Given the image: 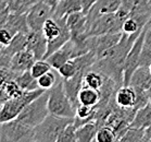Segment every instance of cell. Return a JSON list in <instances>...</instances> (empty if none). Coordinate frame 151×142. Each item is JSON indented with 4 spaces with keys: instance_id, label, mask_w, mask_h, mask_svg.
<instances>
[{
    "instance_id": "obj_1",
    "label": "cell",
    "mask_w": 151,
    "mask_h": 142,
    "mask_svg": "<svg viewBox=\"0 0 151 142\" xmlns=\"http://www.w3.org/2000/svg\"><path fill=\"white\" fill-rule=\"evenodd\" d=\"M144 30V28H142ZM142 30L133 34L123 33L120 42L106 52L100 58L97 59L91 68L98 70L104 76H109L121 87L124 85V65L128 52Z\"/></svg>"
},
{
    "instance_id": "obj_2",
    "label": "cell",
    "mask_w": 151,
    "mask_h": 142,
    "mask_svg": "<svg viewBox=\"0 0 151 142\" xmlns=\"http://www.w3.org/2000/svg\"><path fill=\"white\" fill-rule=\"evenodd\" d=\"M127 15L122 10H119L114 13L101 14L93 20H88L87 32L86 35L95 36V35H103L109 33H119L123 32L124 21L127 19Z\"/></svg>"
},
{
    "instance_id": "obj_3",
    "label": "cell",
    "mask_w": 151,
    "mask_h": 142,
    "mask_svg": "<svg viewBox=\"0 0 151 142\" xmlns=\"http://www.w3.org/2000/svg\"><path fill=\"white\" fill-rule=\"evenodd\" d=\"M74 120L75 118L59 117L55 115L49 114L45 120L34 128V141L57 142L61 132Z\"/></svg>"
},
{
    "instance_id": "obj_4",
    "label": "cell",
    "mask_w": 151,
    "mask_h": 142,
    "mask_svg": "<svg viewBox=\"0 0 151 142\" xmlns=\"http://www.w3.org/2000/svg\"><path fill=\"white\" fill-rule=\"evenodd\" d=\"M48 109L50 114L59 117L75 118L76 111L64 90L63 81L57 82L55 87L49 90Z\"/></svg>"
},
{
    "instance_id": "obj_5",
    "label": "cell",
    "mask_w": 151,
    "mask_h": 142,
    "mask_svg": "<svg viewBox=\"0 0 151 142\" xmlns=\"http://www.w3.org/2000/svg\"><path fill=\"white\" fill-rule=\"evenodd\" d=\"M46 91L47 90H44L41 87L35 91H24V93L21 96L7 100L0 108V125L7 121L17 119L26 105L36 100Z\"/></svg>"
},
{
    "instance_id": "obj_6",
    "label": "cell",
    "mask_w": 151,
    "mask_h": 142,
    "mask_svg": "<svg viewBox=\"0 0 151 142\" xmlns=\"http://www.w3.org/2000/svg\"><path fill=\"white\" fill-rule=\"evenodd\" d=\"M48 97L49 90H47L36 100L26 105L17 119L23 121L24 124L31 126L33 128L37 127L50 114L48 109Z\"/></svg>"
},
{
    "instance_id": "obj_7",
    "label": "cell",
    "mask_w": 151,
    "mask_h": 142,
    "mask_svg": "<svg viewBox=\"0 0 151 142\" xmlns=\"http://www.w3.org/2000/svg\"><path fill=\"white\" fill-rule=\"evenodd\" d=\"M34 128L19 119H13L0 125V141L29 142L34 141Z\"/></svg>"
},
{
    "instance_id": "obj_8",
    "label": "cell",
    "mask_w": 151,
    "mask_h": 142,
    "mask_svg": "<svg viewBox=\"0 0 151 142\" xmlns=\"http://www.w3.org/2000/svg\"><path fill=\"white\" fill-rule=\"evenodd\" d=\"M146 26L144 28L140 35L138 36V38L134 43V45H133V47L131 48V50H129V52H128V55L126 57L125 65H124V85H129L133 73L136 71L137 68L140 67V56L145 42Z\"/></svg>"
},
{
    "instance_id": "obj_9",
    "label": "cell",
    "mask_w": 151,
    "mask_h": 142,
    "mask_svg": "<svg viewBox=\"0 0 151 142\" xmlns=\"http://www.w3.org/2000/svg\"><path fill=\"white\" fill-rule=\"evenodd\" d=\"M122 34L123 32H119V33H109V34L95 35L87 37V45L89 52H93L97 59L100 58L104 52L120 42Z\"/></svg>"
},
{
    "instance_id": "obj_10",
    "label": "cell",
    "mask_w": 151,
    "mask_h": 142,
    "mask_svg": "<svg viewBox=\"0 0 151 142\" xmlns=\"http://www.w3.org/2000/svg\"><path fill=\"white\" fill-rule=\"evenodd\" d=\"M53 14V8L44 1H38L26 13L28 26L31 31H41L45 22Z\"/></svg>"
},
{
    "instance_id": "obj_11",
    "label": "cell",
    "mask_w": 151,
    "mask_h": 142,
    "mask_svg": "<svg viewBox=\"0 0 151 142\" xmlns=\"http://www.w3.org/2000/svg\"><path fill=\"white\" fill-rule=\"evenodd\" d=\"M48 48V39L42 31H31L27 34L26 49L33 52L36 60L44 59Z\"/></svg>"
},
{
    "instance_id": "obj_12",
    "label": "cell",
    "mask_w": 151,
    "mask_h": 142,
    "mask_svg": "<svg viewBox=\"0 0 151 142\" xmlns=\"http://www.w3.org/2000/svg\"><path fill=\"white\" fill-rule=\"evenodd\" d=\"M87 14H85L83 11L73 12L66 17V25L71 32V38H82L88 37L86 35L87 32Z\"/></svg>"
},
{
    "instance_id": "obj_13",
    "label": "cell",
    "mask_w": 151,
    "mask_h": 142,
    "mask_svg": "<svg viewBox=\"0 0 151 142\" xmlns=\"http://www.w3.org/2000/svg\"><path fill=\"white\" fill-rule=\"evenodd\" d=\"M36 61L35 56L33 52H29L28 49H24L20 52H17L15 55L12 56L10 63V68L14 73H22L24 71L31 70L32 66Z\"/></svg>"
},
{
    "instance_id": "obj_14",
    "label": "cell",
    "mask_w": 151,
    "mask_h": 142,
    "mask_svg": "<svg viewBox=\"0 0 151 142\" xmlns=\"http://www.w3.org/2000/svg\"><path fill=\"white\" fill-rule=\"evenodd\" d=\"M122 0H98L91 10L87 13V19L93 20L101 14L114 13L120 10Z\"/></svg>"
},
{
    "instance_id": "obj_15",
    "label": "cell",
    "mask_w": 151,
    "mask_h": 142,
    "mask_svg": "<svg viewBox=\"0 0 151 142\" xmlns=\"http://www.w3.org/2000/svg\"><path fill=\"white\" fill-rule=\"evenodd\" d=\"M115 102L119 106L123 108H135L137 94L136 91L131 85H123L119 87L115 92Z\"/></svg>"
},
{
    "instance_id": "obj_16",
    "label": "cell",
    "mask_w": 151,
    "mask_h": 142,
    "mask_svg": "<svg viewBox=\"0 0 151 142\" xmlns=\"http://www.w3.org/2000/svg\"><path fill=\"white\" fill-rule=\"evenodd\" d=\"M129 85L135 90H145L149 91L151 87V72L149 67L140 66L136 69L132 76Z\"/></svg>"
},
{
    "instance_id": "obj_17",
    "label": "cell",
    "mask_w": 151,
    "mask_h": 142,
    "mask_svg": "<svg viewBox=\"0 0 151 142\" xmlns=\"http://www.w3.org/2000/svg\"><path fill=\"white\" fill-rule=\"evenodd\" d=\"M82 11L81 0H59V2L53 8V17L66 19L69 14L73 12Z\"/></svg>"
},
{
    "instance_id": "obj_18",
    "label": "cell",
    "mask_w": 151,
    "mask_h": 142,
    "mask_svg": "<svg viewBox=\"0 0 151 142\" xmlns=\"http://www.w3.org/2000/svg\"><path fill=\"white\" fill-rule=\"evenodd\" d=\"M4 26L9 28L13 34H17V33H25V34H28L31 32V28H29L27 23L26 14L10 13L7 22H6V24Z\"/></svg>"
},
{
    "instance_id": "obj_19",
    "label": "cell",
    "mask_w": 151,
    "mask_h": 142,
    "mask_svg": "<svg viewBox=\"0 0 151 142\" xmlns=\"http://www.w3.org/2000/svg\"><path fill=\"white\" fill-rule=\"evenodd\" d=\"M100 128L99 124L96 119L87 121L77 128V142H91L96 141V135L98 129Z\"/></svg>"
},
{
    "instance_id": "obj_20",
    "label": "cell",
    "mask_w": 151,
    "mask_h": 142,
    "mask_svg": "<svg viewBox=\"0 0 151 142\" xmlns=\"http://www.w3.org/2000/svg\"><path fill=\"white\" fill-rule=\"evenodd\" d=\"M100 100H101V92H100V90H95V89L83 85L82 89L78 92L79 104L96 107L97 105L99 104Z\"/></svg>"
},
{
    "instance_id": "obj_21",
    "label": "cell",
    "mask_w": 151,
    "mask_h": 142,
    "mask_svg": "<svg viewBox=\"0 0 151 142\" xmlns=\"http://www.w3.org/2000/svg\"><path fill=\"white\" fill-rule=\"evenodd\" d=\"M104 78H106V76L99 72L98 70L89 68L85 72V76L83 79V85L95 89V90H100L103 85Z\"/></svg>"
},
{
    "instance_id": "obj_22",
    "label": "cell",
    "mask_w": 151,
    "mask_h": 142,
    "mask_svg": "<svg viewBox=\"0 0 151 142\" xmlns=\"http://www.w3.org/2000/svg\"><path fill=\"white\" fill-rule=\"evenodd\" d=\"M151 125V102L145 107L139 108L135 115L134 119L132 120L129 127H137V128H147Z\"/></svg>"
},
{
    "instance_id": "obj_23",
    "label": "cell",
    "mask_w": 151,
    "mask_h": 142,
    "mask_svg": "<svg viewBox=\"0 0 151 142\" xmlns=\"http://www.w3.org/2000/svg\"><path fill=\"white\" fill-rule=\"evenodd\" d=\"M14 80L17 81V83L20 85V87L23 91H35L39 89L37 79L32 74L31 70L24 71L22 73H17Z\"/></svg>"
},
{
    "instance_id": "obj_24",
    "label": "cell",
    "mask_w": 151,
    "mask_h": 142,
    "mask_svg": "<svg viewBox=\"0 0 151 142\" xmlns=\"http://www.w3.org/2000/svg\"><path fill=\"white\" fill-rule=\"evenodd\" d=\"M40 0H7L11 13L26 14Z\"/></svg>"
},
{
    "instance_id": "obj_25",
    "label": "cell",
    "mask_w": 151,
    "mask_h": 142,
    "mask_svg": "<svg viewBox=\"0 0 151 142\" xmlns=\"http://www.w3.org/2000/svg\"><path fill=\"white\" fill-rule=\"evenodd\" d=\"M27 46V34L25 33H17L14 35L12 41L9 45L6 47L10 55H15L17 52H20L22 50L26 49Z\"/></svg>"
},
{
    "instance_id": "obj_26",
    "label": "cell",
    "mask_w": 151,
    "mask_h": 142,
    "mask_svg": "<svg viewBox=\"0 0 151 142\" xmlns=\"http://www.w3.org/2000/svg\"><path fill=\"white\" fill-rule=\"evenodd\" d=\"M145 129L146 128H137V127H127L124 135L120 138L119 141L122 142H139L144 140Z\"/></svg>"
},
{
    "instance_id": "obj_27",
    "label": "cell",
    "mask_w": 151,
    "mask_h": 142,
    "mask_svg": "<svg viewBox=\"0 0 151 142\" xmlns=\"http://www.w3.org/2000/svg\"><path fill=\"white\" fill-rule=\"evenodd\" d=\"M79 71H86V70L81 69L77 63H75L74 59H71L69 61H66L65 63H63L60 68L58 69L59 74L63 78V79H71L75 76L76 73L79 72Z\"/></svg>"
},
{
    "instance_id": "obj_28",
    "label": "cell",
    "mask_w": 151,
    "mask_h": 142,
    "mask_svg": "<svg viewBox=\"0 0 151 142\" xmlns=\"http://www.w3.org/2000/svg\"><path fill=\"white\" fill-rule=\"evenodd\" d=\"M117 140L116 132L110 126H101L96 135L97 142H113Z\"/></svg>"
},
{
    "instance_id": "obj_29",
    "label": "cell",
    "mask_w": 151,
    "mask_h": 142,
    "mask_svg": "<svg viewBox=\"0 0 151 142\" xmlns=\"http://www.w3.org/2000/svg\"><path fill=\"white\" fill-rule=\"evenodd\" d=\"M77 128L78 127L76 126L75 120H74L61 132L57 142H77V135H76Z\"/></svg>"
},
{
    "instance_id": "obj_30",
    "label": "cell",
    "mask_w": 151,
    "mask_h": 142,
    "mask_svg": "<svg viewBox=\"0 0 151 142\" xmlns=\"http://www.w3.org/2000/svg\"><path fill=\"white\" fill-rule=\"evenodd\" d=\"M51 68L52 67L50 66V63H49L46 59H39V60H36L34 63V65L32 66L31 72L36 79H38L39 76H41L42 74H45L46 72L50 71Z\"/></svg>"
},
{
    "instance_id": "obj_31",
    "label": "cell",
    "mask_w": 151,
    "mask_h": 142,
    "mask_svg": "<svg viewBox=\"0 0 151 142\" xmlns=\"http://www.w3.org/2000/svg\"><path fill=\"white\" fill-rule=\"evenodd\" d=\"M39 87L44 89V90H50L57 84V76L51 70L46 72L45 74H42L37 79Z\"/></svg>"
},
{
    "instance_id": "obj_32",
    "label": "cell",
    "mask_w": 151,
    "mask_h": 142,
    "mask_svg": "<svg viewBox=\"0 0 151 142\" xmlns=\"http://www.w3.org/2000/svg\"><path fill=\"white\" fill-rule=\"evenodd\" d=\"M4 91L6 95L8 96V98H14V97H19L22 94L24 93V91L20 87V85L17 83L15 80H10L8 81L7 83L4 84Z\"/></svg>"
},
{
    "instance_id": "obj_33",
    "label": "cell",
    "mask_w": 151,
    "mask_h": 142,
    "mask_svg": "<svg viewBox=\"0 0 151 142\" xmlns=\"http://www.w3.org/2000/svg\"><path fill=\"white\" fill-rule=\"evenodd\" d=\"M149 0H122V6H121L120 10L128 15L132 10L136 9L139 6H142L145 4H148Z\"/></svg>"
},
{
    "instance_id": "obj_34",
    "label": "cell",
    "mask_w": 151,
    "mask_h": 142,
    "mask_svg": "<svg viewBox=\"0 0 151 142\" xmlns=\"http://www.w3.org/2000/svg\"><path fill=\"white\" fill-rule=\"evenodd\" d=\"M144 28H141L140 25L138 24L134 19L127 17L126 20L124 21V24H123V33H126V34H133V33L141 31Z\"/></svg>"
},
{
    "instance_id": "obj_35",
    "label": "cell",
    "mask_w": 151,
    "mask_h": 142,
    "mask_svg": "<svg viewBox=\"0 0 151 142\" xmlns=\"http://www.w3.org/2000/svg\"><path fill=\"white\" fill-rule=\"evenodd\" d=\"M12 55L9 54L4 46L0 45V69H9Z\"/></svg>"
},
{
    "instance_id": "obj_36",
    "label": "cell",
    "mask_w": 151,
    "mask_h": 142,
    "mask_svg": "<svg viewBox=\"0 0 151 142\" xmlns=\"http://www.w3.org/2000/svg\"><path fill=\"white\" fill-rule=\"evenodd\" d=\"M14 35L15 34H13L8 28L1 26V28H0V45L7 47L11 43Z\"/></svg>"
},
{
    "instance_id": "obj_37",
    "label": "cell",
    "mask_w": 151,
    "mask_h": 142,
    "mask_svg": "<svg viewBox=\"0 0 151 142\" xmlns=\"http://www.w3.org/2000/svg\"><path fill=\"white\" fill-rule=\"evenodd\" d=\"M10 13L11 12L8 7L7 0H0V28L6 24Z\"/></svg>"
},
{
    "instance_id": "obj_38",
    "label": "cell",
    "mask_w": 151,
    "mask_h": 142,
    "mask_svg": "<svg viewBox=\"0 0 151 142\" xmlns=\"http://www.w3.org/2000/svg\"><path fill=\"white\" fill-rule=\"evenodd\" d=\"M98 0H81V4H82V11L85 14H87L91 10V8L96 4Z\"/></svg>"
},
{
    "instance_id": "obj_39",
    "label": "cell",
    "mask_w": 151,
    "mask_h": 142,
    "mask_svg": "<svg viewBox=\"0 0 151 142\" xmlns=\"http://www.w3.org/2000/svg\"><path fill=\"white\" fill-rule=\"evenodd\" d=\"M142 141H151V125L148 126L147 128L145 129V135Z\"/></svg>"
},
{
    "instance_id": "obj_40",
    "label": "cell",
    "mask_w": 151,
    "mask_h": 142,
    "mask_svg": "<svg viewBox=\"0 0 151 142\" xmlns=\"http://www.w3.org/2000/svg\"><path fill=\"white\" fill-rule=\"evenodd\" d=\"M41 1H44V2H46V4H48L49 6H51L52 8H55V4L59 2V0H41Z\"/></svg>"
},
{
    "instance_id": "obj_41",
    "label": "cell",
    "mask_w": 151,
    "mask_h": 142,
    "mask_svg": "<svg viewBox=\"0 0 151 142\" xmlns=\"http://www.w3.org/2000/svg\"><path fill=\"white\" fill-rule=\"evenodd\" d=\"M149 69H150V72H151V65L149 66Z\"/></svg>"
},
{
    "instance_id": "obj_42",
    "label": "cell",
    "mask_w": 151,
    "mask_h": 142,
    "mask_svg": "<svg viewBox=\"0 0 151 142\" xmlns=\"http://www.w3.org/2000/svg\"><path fill=\"white\" fill-rule=\"evenodd\" d=\"M149 2H150V4H151V0H149Z\"/></svg>"
}]
</instances>
